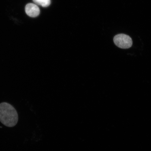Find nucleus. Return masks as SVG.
Segmentation results:
<instances>
[{
    "label": "nucleus",
    "instance_id": "4",
    "mask_svg": "<svg viewBox=\"0 0 151 151\" xmlns=\"http://www.w3.org/2000/svg\"><path fill=\"white\" fill-rule=\"evenodd\" d=\"M35 4L41 6L43 7H47L50 4V0H33Z\"/></svg>",
    "mask_w": 151,
    "mask_h": 151
},
{
    "label": "nucleus",
    "instance_id": "2",
    "mask_svg": "<svg viewBox=\"0 0 151 151\" xmlns=\"http://www.w3.org/2000/svg\"><path fill=\"white\" fill-rule=\"evenodd\" d=\"M113 41L117 46L122 49L131 48L133 44L131 38L124 34H119L115 36Z\"/></svg>",
    "mask_w": 151,
    "mask_h": 151
},
{
    "label": "nucleus",
    "instance_id": "3",
    "mask_svg": "<svg viewBox=\"0 0 151 151\" xmlns=\"http://www.w3.org/2000/svg\"><path fill=\"white\" fill-rule=\"evenodd\" d=\"M25 11L28 16L32 18L37 17L40 14V9L39 7L33 3H28L26 5Z\"/></svg>",
    "mask_w": 151,
    "mask_h": 151
},
{
    "label": "nucleus",
    "instance_id": "1",
    "mask_svg": "<svg viewBox=\"0 0 151 151\" xmlns=\"http://www.w3.org/2000/svg\"><path fill=\"white\" fill-rule=\"evenodd\" d=\"M18 116L16 109L8 103L0 104V121L4 125L13 127L17 123Z\"/></svg>",
    "mask_w": 151,
    "mask_h": 151
}]
</instances>
